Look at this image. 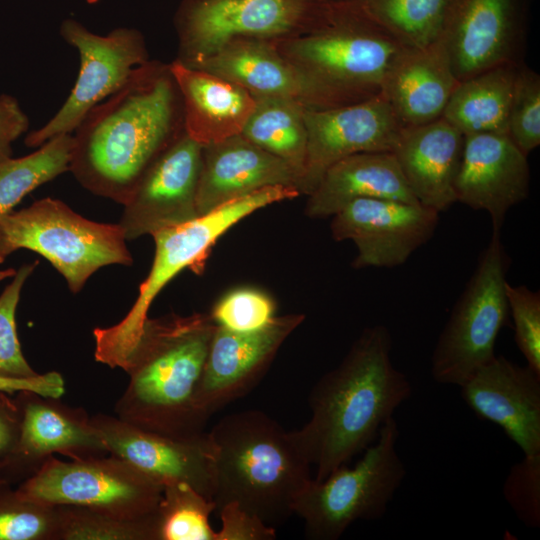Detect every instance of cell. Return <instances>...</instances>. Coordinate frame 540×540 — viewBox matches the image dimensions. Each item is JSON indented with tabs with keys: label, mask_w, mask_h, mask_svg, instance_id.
<instances>
[{
	"label": "cell",
	"mask_w": 540,
	"mask_h": 540,
	"mask_svg": "<svg viewBox=\"0 0 540 540\" xmlns=\"http://www.w3.org/2000/svg\"><path fill=\"white\" fill-rule=\"evenodd\" d=\"M20 431L18 406L0 402V461L14 448Z\"/></svg>",
	"instance_id": "7bdbcfd3"
},
{
	"label": "cell",
	"mask_w": 540,
	"mask_h": 540,
	"mask_svg": "<svg viewBox=\"0 0 540 540\" xmlns=\"http://www.w3.org/2000/svg\"><path fill=\"white\" fill-rule=\"evenodd\" d=\"M305 80L311 109H329L371 99L407 48L351 2L327 4L311 30L273 40Z\"/></svg>",
	"instance_id": "5b68a950"
},
{
	"label": "cell",
	"mask_w": 540,
	"mask_h": 540,
	"mask_svg": "<svg viewBox=\"0 0 540 540\" xmlns=\"http://www.w3.org/2000/svg\"><path fill=\"white\" fill-rule=\"evenodd\" d=\"M399 434L391 417L353 467L344 464L323 480H310L293 506L307 538L337 540L355 521L384 516L406 475L396 449Z\"/></svg>",
	"instance_id": "ba28073f"
},
{
	"label": "cell",
	"mask_w": 540,
	"mask_h": 540,
	"mask_svg": "<svg viewBox=\"0 0 540 540\" xmlns=\"http://www.w3.org/2000/svg\"><path fill=\"white\" fill-rule=\"evenodd\" d=\"M170 70L178 87L185 133L204 146L242 133L255 108L243 87L177 60Z\"/></svg>",
	"instance_id": "d4e9b609"
},
{
	"label": "cell",
	"mask_w": 540,
	"mask_h": 540,
	"mask_svg": "<svg viewBox=\"0 0 540 540\" xmlns=\"http://www.w3.org/2000/svg\"><path fill=\"white\" fill-rule=\"evenodd\" d=\"M15 273H16V270L14 268H7V269L0 270V282L6 278L13 277Z\"/></svg>",
	"instance_id": "ee69618b"
},
{
	"label": "cell",
	"mask_w": 540,
	"mask_h": 540,
	"mask_svg": "<svg viewBox=\"0 0 540 540\" xmlns=\"http://www.w3.org/2000/svg\"><path fill=\"white\" fill-rule=\"evenodd\" d=\"M360 198H384L420 205L392 152H366L345 157L325 171L308 195L305 214L310 218L330 217Z\"/></svg>",
	"instance_id": "4316f807"
},
{
	"label": "cell",
	"mask_w": 540,
	"mask_h": 540,
	"mask_svg": "<svg viewBox=\"0 0 540 540\" xmlns=\"http://www.w3.org/2000/svg\"><path fill=\"white\" fill-rule=\"evenodd\" d=\"M391 349L386 326L367 327L341 363L313 386L308 398L311 418L290 434L315 466V480H323L370 446L410 398L411 383L393 365Z\"/></svg>",
	"instance_id": "7a4b0ae2"
},
{
	"label": "cell",
	"mask_w": 540,
	"mask_h": 540,
	"mask_svg": "<svg viewBox=\"0 0 540 540\" xmlns=\"http://www.w3.org/2000/svg\"><path fill=\"white\" fill-rule=\"evenodd\" d=\"M69 172L89 192L124 204L151 165L185 132L169 64L148 60L74 131Z\"/></svg>",
	"instance_id": "6da1fadb"
},
{
	"label": "cell",
	"mask_w": 540,
	"mask_h": 540,
	"mask_svg": "<svg viewBox=\"0 0 540 540\" xmlns=\"http://www.w3.org/2000/svg\"><path fill=\"white\" fill-rule=\"evenodd\" d=\"M222 526L216 540H274V527L235 503H228L217 510Z\"/></svg>",
	"instance_id": "ab89813d"
},
{
	"label": "cell",
	"mask_w": 540,
	"mask_h": 540,
	"mask_svg": "<svg viewBox=\"0 0 540 540\" xmlns=\"http://www.w3.org/2000/svg\"><path fill=\"white\" fill-rule=\"evenodd\" d=\"M56 505L21 498L16 490L0 487V540H55Z\"/></svg>",
	"instance_id": "836d02e7"
},
{
	"label": "cell",
	"mask_w": 540,
	"mask_h": 540,
	"mask_svg": "<svg viewBox=\"0 0 540 540\" xmlns=\"http://www.w3.org/2000/svg\"><path fill=\"white\" fill-rule=\"evenodd\" d=\"M300 196L292 186H271L233 200L183 224L161 229L151 236L155 253L146 279L128 313L113 326L95 328L94 357L110 368L124 369L141 335L148 311L161 290L182 270L198 273L216 241L253 212Z\"/></svg>",
	"instance_id": "8992f818"
},
{
	"label": "cell",
	"mask_w": 540,
	"mask_h": 540,
	"mask_svg": "<svg viewBox=\"0 0 540 540\" xmlns=\"http://www.w3.org/2000/svg\"><path fill=\"white\" fill-rule=\"evenodd\" d=\"M439 214L419 204L360 198L332 216L330 229L334 240L356 245L353 268H392L404 264L432 238Z\"/></svg>",
	"instance_id": "5bb4252c"
},
{
	"label": "cell",
	"mask_w": 540,
	"mask_h": 540,
	"mask_svg": "<svg viewBox=\"0 0 540 540\" xmlns=\"http://www.w3.org/2000/svg\"><path fill=\"white\" fill-rule=\"evenodd\" d=\"M529 185L528 156L507 133L464 135L456 201L487 211L493 231L500 232L508 210L528 197Z\"/></svg>",
	"instance_id": "ffe728a7"
},
{
	"label": "cell",
	"mask_w": 540,
	"mask_h": 540,
	"mask_svg": "<svg viewBox=\"0 0 540 540\" xmlns=\"http://www.w3.org/2000/svg\"><path fill=\"white\" fill-rule=\"evenodd\" d=\"M304 321L302 314L274 317L266 326L237 332L216 325L196 393V408L207 422L260 380L280 346Z\"/></svg>",
	"instance_id": "2e32d148"
},
{
	"label": "cell",
	"mask_w": 540,
	"mask_h": 540,
	"mask_svg": "<svg viewBox=\"0 0 540 540\" xmlns=\"http://www.w3.org/2000/svg\"><path fill=\"white\" fill-rule=\"evenodd\" d=\"M231 81L254 97H280L312 108L310 90L296 68L276 48L273 40L232 39L192 66Z\"/></svg>",
	"instance_id": "484cf974"
},
{
	"label": "cell",
	"mask_w": 540,
	"mask_h": 540,
	"mask_svg": "<svg viewBox=\"0 0 540 540\" xmlns=\"http://www.w3.org/2000/svg\"><path fill=\"white\" fill-rule=\"evenodd\" d=\"M507 134L527 156L540 145V75L524 63L514 82Z\"/></svg>",
	"instance_id": "e575fe53"
},
{
	"label": "cell",
	"mask_w": 540,
	"mask_h": 540,
	"mask_svg": "<svg viewBox=\"0 0 540 540\" xmlns=\"http://www.w3.org/2000/svg\"><path fill=\"white\" fill-rule=\"evenodd\" d=\"M0 391L9 394L33 391L43 396L60 398L65 392V382L56 371L25 379L0 377Z\"/></svg>",
	"instance_id": "b9f144b4"
},
{
	"label": "cell",
	"mask_w": 540,
	"mask_h": 540,
	"mask_svg": "<svg viewBox=\"0 0 540 540\" xmlns=\"http://www.w3.org/2000/svg\"><path fill=\"white\" fill-rule=\"evenodd\" d=\"M213 511L214 501L189 484H165L157 509V540H216L209 523Z\"/></svg>",
	"instance_id": "d6a6232c"
},
{
	"label": "cell",
	"mask_w": 540,
	"mask_h": 540,
	"mask_svg": "<svg viewBox=\"0 0 540 540\" xmlns=\"http://www.w3.org/2000/svg\"><path fill=\"white\" fill-rule=\"evenodd\" d=\"M59 399L33 391L19 392V436L12 451L0 461L2 474L25 481L55 454L70 459L109 454L86 410Z\"/></svg>",
	"instance_id": "e0dca14e"
},
{
	"label": "cell",
	"mask_w": 540,
	"mask_h": 540,
	"mask_svg": "<svg viewBox=\"0 0 540 540\" xmlns=\"http://www.w3.org/2000/svg\"><path fill=\"white\" fill-rule=\"evenodd\" d=\"M326 8L305 0H182L174 15L175 60L192 66L235 38L276 40L307 32Z\"/></svg>",
	"instance_id": "30bf717a"
},
{
	"label": "cell",
	"mask_w": 540,
	"mask_h": 540,
	"mask_svg": "<svg viewBox=\"0 0 540 540\" xmlns=\"http://www.w3.org/2000/svg\"><path fill=\"white\" fill-rule=\"evenodd\" d=\"M98 1H99V0H87V2H88L89 4H95V3H97Z\"/></svg>",
	"instance_id": "bcb514c9"
},
{
	"label": "cell",
	"mask_w": 540,
	"mask_h": 540,
	"mask_svg": "<svg viewBox=\"0 0 540 540\" xmlns=\"http://www.w3.org/2000/svg\"><path fill=\"white\" fill-rule=\"evenodd\" d=\"M37 265L38 261L22 265L0 295V377L25 379L39 375L22 353L15 320L22 288Z\"/></svg>",
	"instance_id": "d590c367"
},
{
	"label": "cell",
	"mask_w": 540,
	"mask_h": 540,
	"mask_svg": "<svg viewBox=\"0 0 540 540\" xmlns=\"http://www.w3.org/2000/svg\"><path fill=\"white\" fill-rule=\"evenodd\" d=\"M72 134L55 136L19 158L0 161V217L39 186L69 171Z\"/></svg>",
	"instance_id": "f546056e"
},
{
	"label": "cell",
	"mask_w": 540,
	"mask_h": 540,
	"mask_svg": "<svg viewBox=\"0 0 540 540\" xmlns=\"http://www.w3.org/2000/svg\"><path fill=\"white\" fill-rule=\"evenodd\" d=\"M307 159L302 194L309 195L325 171L358 153L392 152L403 126L382 93L366 101L304 109Z\"/></svg>",
	"instance_id": "9a60e30c"
},
{
	"label": "cell",
	"mask_w": 540,
	"mask_h": 540,
	"mask_svg": "<svg viewBox=\"0 0 540 540\" xmlns=\"http://www.w3.org/2000/svg\"><path fill=\"white\" fill-rule=\"evenodd\" d=\"M91 422L109 454L129 462L162 486L184 482L213 501L215 447L208 432L189 438H171L103 413L91 416Z\"/></svg>",
	"instance_id": "d6986e66"
},
{
	"label": "cell",
	"mask_w": 540,
	"mask_h": 540,
	"mask_svg": "<svg viewBox=\"0 0 540 540\" xmlns=\"http://www.w3.org/2000/svg\"><path fill=\"white\" fill-rule=\"evenodd\" d=\"M29 128V118L12 95H0V161L11 157L12 144Z\"/></svg>",
	"instance_id": "60d3db41"
},
{
	"label": "cell",
	"mask_w": 540,
	"mask_h": 540,
	"mask_svg": "<svg viewBox=\"0 0 540 540\" xmlns=\"http://www.w3.org/2000/svg\"><path fill=\"white\" fill-rule=\"evenodd\" d=\"M215 328L210 315L202 313L148 317L124 368L129 381L115 416L171 438L204 432L196 393Z\"/></svg>",
	"instance_id": "3957f363"
},
{
	"label": "cell",
	"mask_w": 540,
	"mask_h": 540,
	"mask_svg": "<svg viewBox=\"0 0 540 540\" xmlns=\"http://www.w3.org/2000/svg\"><path fill=\"white\" fill-rule=\"evenodd\" d=\"M530 5L531 0H452L439 36L458 81L524 63Z\"/></svg>",
	"instance_id": "4fadbf2b"
},
{
	"label": "cell",
	"mask_w": 540,
	"mask_h": 540,
	"mask_svg": "<svg viewBox=\"0 0 540 540\" xmlns=\"http://www.w3.org/2000/svg\"><path fill=\"white\" fill-rule=\"evenodd\" d=\"M255 108L241 135L286 162L302 183L307 159V129L301 103L280 97H254Z\"/></svg>",
	"instance_id": "f1b7e54d"
},
{
	"label": "cell",
	"mask_w": 540,
	"mask_h": 540,
	"mask_svg": "<svg viewBox=\"0 0 540 540\" xmlns=\"http://www.w3.org/2000/svg\"><path fill=\"white\" fill-rule=\"evenodd\" d=\"M122 228L89 220L63 201L43 198L0 217V264L19 249L44 257L77 294L100 268L131 266Z\"/></svg>",
	"instance_id": "52a82bcc"
},
{
	"label": "cell",
	"mask_w": 540,
	"mask_h": 540,
	"mask_svg": "<svg viewBox=\"0 0 540 540\" xmlns=\"http://www.w3.org/2000/svg\"><path fill=\"white\" fill-rule=\"evenodd\" d=\"M506 297L516 345L527 365L540 374V293L525 285L512 286L507 281Z\"/></svg>",
	"instance_id": "f35d334b"
},
{
	"label": "cell",
	"mask_w": 540,
	"mask_h": 540,
	"mask_svg": "<svg viewBox=\"0 0 540 540\" xmlns=\"http://www.w3.org/2000/svg\"><path fill=\"white\" fill-rule=\"evenodd\" d=\"M510 262L500 232L492 231L434 347L431 376L437 383L460 387L495 357L497 337L508 320Z\"/></svg>",
	"instance_id": "9c48e42d"
},
{
	"label": "cell",
	"mask_w": 540,
	"mask_h": 540,
	"mask_svg": "<svg viewBox=\"0 0 540 540\" xmlns=\"http://www.w3.org/2000/svg\"><path fill=\"white\" fill-rule=\"evenodd\" d=\"M343 1V0H342ZM406 47H420L440 34L452 0H346Z\"/></svg>",
	"instance_id": "4dcf8cb0"
},
{
	"label": "cell",
	"mask_w": 540,
	"mask_h": 540,
	"mask_svg": "<svg viewBox=\"0 0 540 540\" xmlns=\"http://www.w3.org/2000/svg\"><path fill=\"white\" fill-rule=\"evenodd\" d=\"M60 34L79 52L78 77L57 113L27 134L24 142L28 147L38 148L55 136L72 134L95 106L118 91L137 67L150 60L144 37L134 28L120 27L102 36L69 18L62 22Z\"/></svg>",
	"instance_id": "7c38bea8"
},
{
	"label": "cell",
	"mask_w": 540,
	"mask_h": 540,
	"mask_svg": "<svg viewBox=\"0 0 540 540\" xmlns=\"http://www.w3.org/2000/svg\"><path fill=\"white\" fill-rule=\"evenodd\" d=\"M272 299L253 288H238L224 295L213 307L210 317L218 326L237 332L258 330L275 316Z\"/></svg>",
	"instance_id": "8d00e7d4"
},
{
	"label": "cell",
	"mask_w": 540,
	"mask_h": 540,
	"mask_svg": "<svg viewBox=\"0 0 540 540\" xmlns=\"http://www.w3.org/2000/svg\"><path fill=\"white\" fill-rule=\"evenodd\" d=\"M201 153L202 145L184 132L151 165L123 204L118 224L126 240L198 217Z\"/></svg>",
	"instance_id": "ac0fdd59"
},
{
	"label": "cell",
	"mask_w": 540,
	"mask_h": 540,
	"mask_svg": "<svg viewBox=\"0 0 540 540\" xmlns=\"http://www.w3.org/2000/svg\"><path fill=\"white\" fill-rule=\"evenodd\" d=\"M520 65L498 66L459 81L442 117L463 135L507 133L509 107Z\"/></svg>",
	"instance_id": "83f0119b"
},
{
	"label": "cell",
	"mask_w": 540,
	"mask_h": 540,
	"mask_svg": "<svg viewBox=\"0 0 540 540\" xmlns=\"http://www.w3.org/2000/svg\"><path fill=\"white\" fill-rule=\"evenodd\" d=\"M16 492L42 504L85 506L143 518L156 513L163 486L112 454L68 461L51 456Z\"/></svg>",
	"instance_id": "8fae6325"
},
{
	"label": "cell",
	"mask_w": 540,
	"mask_h": 540,
	"mask_svg": "<svg viewBox=\"0 0 540 540\" xmlns=\"http://www.w3.org/2000/svg\"><path fill=\"white\" fill-rule=\"evenodd\" d=\"M305 1L314 2V3H331V2H337V1H342V0H305Z\"/></svg>",
	"instance_id": "f6af8a7d"
},
{
	"label": "cell",
	"mask_w": 540,
	"mask_h": 540,
	"mask_svg": "<svg viewBox=\"0 0 540 540\" xmlns=\"http://www.w3.org/2000/svg\"><path fill=\"white\" fill-rule=\"evenodd\" d=\"M474 414L504 431L524 453H540V374L496 356L460 386Z\"/></svg>",
	"instance_id": "44dd1931"
},
{
	"label": "cell",
	"mask_w": 540,
	"mask_h": 540,
	"mask_svg": "<svg viewBox=\"0 0 540 540\" xmlns=\"http://www.w3.org/2000/svg\"><path fill=\"white\" fill-rule=\"evenodd\" d=\"M279 185L295 187L301 194L295 171L241 134L204 145L196 198L198 216L255 191Z\"/></svg>",
	"instance_id": "7402d4cb"
},
{
	"label": "cell",
	"mask_w": 540,
	"mask_h": 540,
	"mask_svg": "<svg viewBox=\"0 0 540 540\" xmlns=\"http://www.w3.org/2000/svg\"><path fill=\"white\" fill-rule=\"evenodd\" d=\"M216 511L235 503L274 526L293 514L311 464L290 432L260 410L224 416L211 429Z\"/></svg>",
	"instance_id": "277c9868"
},
{
	"label": "cell",
	"mask_w": 540,
	"mask_h": 540,
	"mask_svg": "<svg viewBox=\"0 0 540 540\" xmlns=\"http://www.w3.org/2000/svg\"><path fill=\"white\" fill-rule=\"evenodd\" d=\"M502 491L517 518L529 528H539L540 453L524 455L512 465Z\"/></svg>",
	"instance_id": "74e56055"
},
{
	"label": "cell",
	"mask_w": 540,
	"mask_h": 540,
	"mask_svg": "<svg viewBox=\"0 0 540 540\" xmlns=\"http://www.w3.org/2000/svg\"><path fill=\"white\" fill-rule=\"evenodd\" d=\"M463 147L464 135L443 117L403 127L392 153L420 205L440 213L457 202L454 184Z\"/></svg>",
	"instance_id": "603a6c76"
},
{
	"label": "cell",
	"mask_w": 540,
	"mask_h": 540,
	"mask_svg": "<svg viewBox=\"0 0 540 540\" xmlns=\"http://www.w3.org/2000/svg\"><path fill=\"white\" fill-rule=\"evenodd\" d=\"M443 39L407 47L390 66L381 93L403 127L442 117L458 84Z\"/></svg>",
	"instance_id": "cb8c5ba5"
},
{
	"label": "cell",
	"mask_w": 540,
	"mask_h": 540,
	"mask_svg": "<svg viewBox=\"0 0 540 540\" xmlns=\"http://www.w3.org/2000/svg\"><path fill=\"white\" fill-rule=\"evenodd\" d=\"M56 506L55 540H157V511L131 518L85 506Z\"/></svg>",
	"instance_id": "1f68e13d"
}]
</instances>
